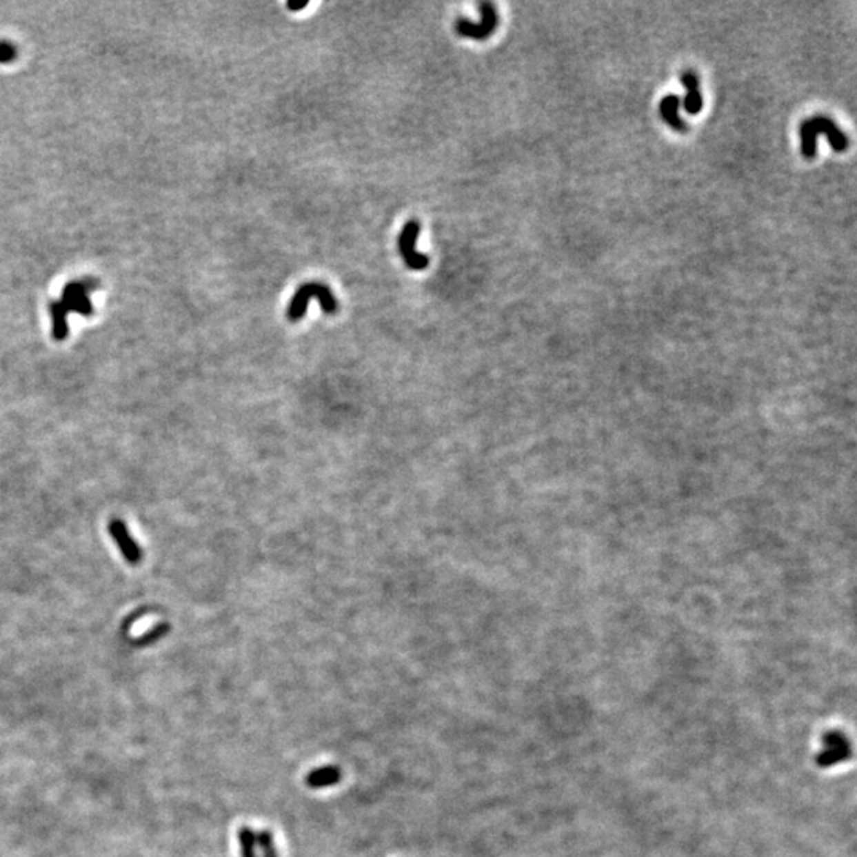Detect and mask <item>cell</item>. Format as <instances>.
Returning <instances> with one entry per match:
<instances>
[{
    "label": "cell",
    "instance_id": "6da1fadb",
    "mask_svg": "<svg viewBox=\"0 0 857 857\" xmlns=\"http://www.w3.org/2000/svg\"><path fill=\"white\" fill-rule=\"evenodd\" d=\"M819 134H824L827 137L830 146L835 151H845L848 150L849 146V139L843 130H840V128L835 124L834 119H830L824 114H818V117H813L809 119H805L800 125V140H802V154L807 159H813L816 156L818 151V143H816V137Z\"/></svg>",
    "mask_w": 857,
    "mask_h": 857
},
{
    "label": "cell",
    "instance_id": "7a4b0ae2",
    "mask_svg": "<svg viewBox=\"0 0 857 857\" xmlns=\"http://www.w3.org/2000/svg\"><path fill=\"white\" fill-rule=\"evenodd\" d=\"M310 299H318L324 313L334 314L339 312V302H336L332 291L327 286L319 285V283H307V285L299 288L296 296L292 297L291 305L288 308L289 321L297 323L305 316Z\"/></svg>",
    "mask_w": 857,
    "mask_h": 857
},
{
    "label": "cell",
    "instance_id": "3957f363",
    "mask_svg": "<svg viewBox=\"0 0 857 857\" xmlns=\"http://www.w3.org/2000/svg\"><path fill=\"white\" fill-rule=\"evenodd\" d=\"M421 225L418 221H410L405 224L401 235H399V251L403 257L405 264L412 270H424L429 267V257L416 251V240Z\"/></svg>",
    "mask_w": 857,
    "mask_h": 857
},
{
    "label": "cell",
    "instance_id": "277c9868",
    "mask_svg": "<svg viewBox=\"0 0 857 857\" xmlns=\"http://www.w3.org/2000/svg\"><path fill=\"white\" fill-rule=\"evenodd\" d=\"M480 10H481V23H472L469 19H457L456 23V30L457 34L462 37H470V39L475 40H485L486 37L491 35L494 30L497 28V12L496 7L489 2H481L480 3Z\"/></svg>",
    "mask_w": 857,
    "mask_h": 857
},
{
    "label": "cell",
    "instance_id": "5b68a950",
    "mask_svg": "<svg viewBox=\"0 0 857 857\" xmlns=\"http://www.w3.org/2000/svg\"><path fill=\"white\" fill-rule=\"evenodd\" d=\"M108 529L114 540V543L118 545L119 551L123 553L124 559L132 565L139 564L141 559L140 546L132 537H130V532H129V529L125 527V524L121 521V519H113V521L110 523Z\"/></svg>",
    "mask_w": 857,
    "mask_h": 857
},
{
    "label": "cell",
    "instance_id": "8992f818",
    "mask_svg": "<svg viewBox=\"0 0 857 857\" xmlns=\"http://www.w3.org/2000/svg\"><path fill=\"white\" fill-rule=\"evenodd\" d=\"M341 781V769L336 765H324L319 769L308 772L305 776V785L310 789H325V787L335 786Z\"/></svg>",
    "mask_w": 857,
    "mask_h": 857
},
{
    "label": "cell",
    "instance_id": "52a82bcc",
    "mask_svg": "<svg viewBox=\"0 0 857 857\" xmlns=\"http://www.w3.org/2000/svg\"><path fill=\"white\" fill-rule=\"evenodd\" d=\"M681 83L685 84L686 91H687L685 101H681L683 102V107H685V110H686L687 113L692 114V117H694V114H697L702 110V107H703L702 94H700V89H698L697 73L692 72V70L685 72L681 75Z\"/></svg>",
    "mask_w": 857,
    "mask_h": 857
},
{
    "label": "cell",
    "instance_id": "ba28073f",
    "mask_svg": "<svg viewBox=\"0 0 857 857\" xmlns=\"http://www.w3.org/2000/svg\"><path fill=\"white\" fill-rule=\"evenodd\" d=\"M680 105L681 99L678 96H673L672 94V96L664 97L659 105L661 117L664 119V123L669 124L673 130H676V132H686L687 124L680 117Z\"/></svg>",
    "mask_w": 857,
    "mask_h": 857
},
{
    "label": "cell",
    "instance_id": "9c48e42d",
    "mask_svg": "<svg viewBox=\"0 0 857 857\" xmlns=\"http://www.w3.org/2000/svg\"><path fill=\"white\" fill-rule=\"evenodd\" d=\"M239 845L241 857H259L256 845V832L250 829L248 825L239 829Z\"/></svg>",
    "mask_w": 857,
    "mask_h": 857
},
{
    "label": "cell",
    "instance_id": "30bf717a",
    "mask_svg": "<svg viewBox=\"0 0 857 857\" xmlns=\"http://www.w3.org/2000/svg\"><path fill=\"white\" fill-rule=\"evenodd\" d=\"M256 845L259 857H278V851L275 846V840L269 830H259L256 832Z\"/></svg>",
    "mask_w": 857,
    "mask_h": 857
},
{
    "label": "cell",
    "instance_id": "8fae6325",
    "mask_svg": "<svg viewBox=\"0 0 857 857\" xmlns=\"http://www.w3.org/2000/svg\"><path fill=\"white\" fill-rule=\"evenodd\" d=\"M305 7H308V2H288V8L292 10V12H299V10H303Z\"/></svg>",
    "mask_w": 857,
    "mask_h": 857
}]
</instances>
